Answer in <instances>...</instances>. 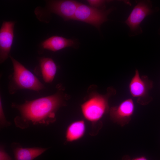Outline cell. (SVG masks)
I'll use <instances>...</instances> for the list:
<instances>
[{
	"mask_svg": "<svg viewBox=\"0 0 160 160\" xmlns=\"http://www.w3.org/2000/svg\"><path fill=\"white\" fill-rule=\"evenodd\" d=\"M57 87L56 92L50 95L26 100L23 104L12 103V107L19 113L14 119L16 126L25 129L31 124L47 125L55 122L57 112L66 105L68 99L63 87L60 85Z\"/></svg>",
	"mask_w": 160,
	"mask_h": 160,
	"instance_id": "6da1fadb",
	"label": "cell"
},
{
	"mask_svg": "<svg viewBox=\"0 0 160 160\" xmlns=\"http://www.w3.org/2000/svg\"><path fill=\"white\" fill-rule=\"evenodd\" d=\"M116 94L115 89L109 87L105 94L95 90L91 91L86 100L81 106L82 114L84 119L92 124L98 122L109 111L108 100Z\"/></svg>",
	"mask_w": 160,
	"mask_h": 160,
	"instance_id": "7a4b0ae2",
	"label": "cell"
},
{
	"mask_svg": "<svg viewBox=\"0 0 160 160\" xmlns=\"http://www.w3.org/2000/svg\"><path fill=\"white\" fill-rule=\"evenodd\" d=\"M13 72L9 77L8 90L13 94L22 89H28L39 92L44 88V86L38 78L19 61L10 55Z\"/></svg>",
	"mask_w": 160,
	"mask_h": 160,
	"instance_id": "3957f363",
	"label": "cell"
},
{
	"mask_svg": "<svg viewBox=\"0 0 160 160\" xmlns=\"http://www.w3.org/2000/svg\"><path fill=\"white\" fill-rule=\"evenodd\" d=\"M113 10L101 9L80 3L73 20L89 24L99 29L101 25L108 20L107 16Z\"/></svg>",
	"mask_w": 160,
	"mask_h": 160,
	"instance_id": "277c9868",
	"label": "cell"
},
{
	"mask_svg": "<svg viewBox=\"0 0 160 160\" xmlns=\"http://www.w3.org/2000/svg\"><path fill=\"white\" fill-rule=\"evenodd\" d=\"M153 83L146 76H140L136 69L129 85V89L132 96L137 99L138 102L145 105L149 102L148 92L152 88Z\"/></svg>",
	"mask_w": 160,
	"mask_h": 160,
	"instance_id": "5b68a950",
	"label": "cell"
},
{
	"mask_svg": "<svg viewBox=\"0 0 160 160\" xmlns=\"http://www.w3.org/2000/svg\"><path fill=\"white\" fill-rule=\"evenodd\" d=\"M153 12L149 2L140 1L133 8L125 23L129 28L131 32L134 34L140 33L142 31L140 23Z\"/></svg>",
	"mask_w": 160,
	"mask_h": 160,
	"instance_id": "8992f818",
	"label": "cell"
},
{
	"mask_svg": "<svg viewBox=\"0 0 160 160\" xmlns=\"http://www.w3.org/2000/svg\"><path fill=\"white\" fill-rule=\"evenodd\" d=\"M134 110V102L131 98H129L123 101L118 105L111 108L109 113L112 121L123 126L130 121Z\"/></svg>",
	"mask_w": 160,
	"mask_h": 160,
	"instance_id": "52a82bcc",
	"label": "cell"
},
{
	"mask_svg": "<svg viewBox=\"0 0 160 160\" xmlns=\"http://www.w3.org/2000/svg\"><path fill=\"white\" fill-rule=\"evenodd\" d=\"M15 22L4 21L0 29V63L5 61L9 57L14 38Z\"/></svg>",
	"mask_w": 160,
	"mask_h": 160,
	"instance_id": "ba28073f",
	"label": "cell"
},
{
	"mask_svg": "<svg viewBox=\"0 0 160 160\" xmlns=\"http://www.w3.org/2000/svg\"><path fill=\"white\" fill-rule=\"evenodd\" d=\"M79 3L74 0H51L48 1V7L51 12L69 20H73Z\"/></svg>",
	"mask_w": 160,
	"mask_h": 160,
	"instance_id": "9c48e42d",
	"label": "cell"
},
{
	"mask_svg": "<svg viewBox=\"0 0 160 160\" xmlns=\"http://www.w3.org/2000/svg\"><path fill=\"white\" fill-rule=\"evenodd\" d=\"M11 147L15 160H33L48 149L36 147L25 148L19 143L15 142L11 144Z\"/></svg>",
	"mask_w": 160,
	"mask_h": 160,
	"instance_id": "30bf717a",
	"label": "cell"
},
{
	"mask_svg": "<svg viewBox=\"0 0 160 160\" xmlns=\"http://www.w3.org/2000/svg\"><path fill=\"white\" fill-rule=\"evenodd\" d=\"M35 71L45 82L50 83L56 75L57 66L51 58L42 57L39 59V66L36 68Z\"/></svg>",
	"mask_w": 160,
	"mask_h": 160,
	"instance_id": "8fae6325",
	"label": "cell"
},
{
	"mask_svg": "<svg viewBox=\"0 0 160 160\" xmlns=\"http://www.w3.org/2000/svg\"><path fill=\"white\" fill-rule=\"evenodd\" d=\"M76 44L74 40L54 36L44 41L41 43V46L44 49L55 52L66 47H75Z\"/></svg>",
	"mask_w": 160,
	"mask_h": 160,
	"instance_id": "7c38bea8",
	"label": "cell"
},
{
	"mask_svg": "<svg viewBox=\"0 0 160 160\" xmlns=\"http://www.w3.org/2000/svg\"><path fill=\"white\" fill-rule=\"evenodd\" d=\"M86 126L83 120H76L71 123L68 126L65 131L66 141L72 142L81 139L84 136Z\"/></svg>",
	"mask_w": 160,
	"mask_h": 160,
	"instance_id": "4fadbf2b",
	"label": "cell"
},
{
	"mask_svg": "<svg viewBox=\"0 0 160 160\" xmlns=\"http://www.w3.org/2000/svg\"><path fill=\"white\" fill-rule=\"evenodd\" d=\"M0 124L1 127H8L11 125V123L6 119L3 110L2 100L0 96Z\"/></svg>",
	"mask_w": 160,
	"mask_h": 160,
	"instance_id": "5bb4252c",
	"label": "cell"
},
{
	"mask_svg": "<svg viewBox=\"0 0 160 160\" xmlns=\"http://www.w3.org/2000/svg\"><path fill=\"white\" fill-rule=\"evenodd\" d=\"M89 6L97 8L103 5L105 1L100 0H88L87 1Z\"/></svg>",
	"mask_w": 160,
	"mask_h": 160,
	"instance_id": "9a60e30c",
	"label": "cell"
},
{
	"mask_svg": "<svg viewBox=\"0 0 160 160\" xmlns=\"http://www.w3.org/2000/svg\"><path fill=\"white\" fill-rule=\"evenodd\" d=\"M0 160H12V158L5 151L4 147L1 145L0 147Z\"/></svg>",
	"mask_w": 160,
	"mask_h": 160,
	"instance_id": "2e32d148",
	"label": "cell"
},
{
	"mask_svg": "<svg viewBox=\"0 0 160 160\" xmlns=\"http://www.w3.org/2000/svg\"><path fill=\"white\" fill-rule=\"evenodd\" d=\"M122 160H148L144 156H141L132 159H130L128 156H124Z\"/></svg>",
	"mask_w": 160,
	"mask_h": 160,
	"instance_id": "e0dca14e",
	"label": "cell"
}]
</instances>
